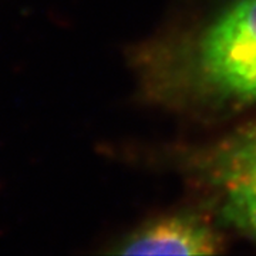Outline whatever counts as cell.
<instances>
[{
  "instance_id": "1",
  "label": "cell",
  "mask_w": 256,
  "mask_h": 256,
  "mask_svg": "<svg viewBox=\"0 0 256 256\" xmlns=\"http://www.w3.org/2000/svg\"><path fill=\"white\" fill-rule=\"evenodd\" d=\"M198 63L218 92L256 100V0H239L202 36Z\"/></svg>"
},
{
  "instance_id": "2",
  "label": "cell",
  "mask_w": 256,
  "mask_h": 256,
  "mask_svg": "<svg viewBox=\"0 0 256 256\" xmlns=\"http://www.w3.org/2000/svg\"><path fill=\"white\" fill-rule=\"evenodd\" d=\"M210 180L224 216L256 239V127L229 141L214 156Z\"/></svg>"
},
{
  "instance_id": "3",
  "label": "cell",
  "mask_w": 256,
  "mask_h": 256,
  "mask_svg": "<svg viewBox=\"0 0 256 256\" xmlns=\"http://www.w3.org/2000/svg\"><path fill=\"white\" fill-rule=\"evenodd\" d=\"M218 236L191 218H168L128 236L117 249L122 255H210L220 250Z\"/></svg>"
}]
</instances>
